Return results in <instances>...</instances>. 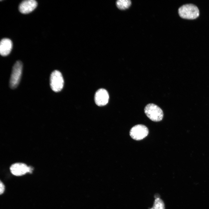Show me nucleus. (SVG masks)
<instances>
[{
    "label": "nucleus",
    "instance_id": "obj_11",
    "mask_svg": "<svg viewBox=\"0 0 209 209\" xmlns=\"http://www.w3.org/2000/svg\"><path fill=\"white\" fill-rule=\"evenodd\" d=\"M153 206L150 209H165L164 203L160 197L155 198Z\"/></svg>",
    "mask_w": 209,
    "mask_h": 209
},
{
    "label": "nucleus",
    "instance_id": "obj_10",
    "mask_svg": "<svg viewBox=\"0 0 209 209\" xmlns=\"http://www.w3.org/2000/svg\"><path fill=\"white\" fill-rule=\"evenodd\" d=\"M131 2L129 0H118L116 2L117 7L120 10H125L129 7Z\"/></svg>",
    "mask_w": 209,
    "mask_h": 209
},
{
    "label": "nucleus",
    "instance_id": "obj_3",
    "mask_svg": "<svg viewBox=\"0 0 209 209\" xmlns=\"http://www.w3.org/2000/svg\"><path fill=\"white\" fill-rule=\"evenodd\" d=\"M22 64L20 61H17L12 69L10 80V86L12 89L15 88L18 85L21 77Z\"/></svg>",
    "mask_w": 209,
    "mask_h": 209
},
{
    "label": "nucleus",
    "instance_id": "obj_9",
    "mask_svg": "<svg viewBox=\"0 0 209 209\" xmlns=\"http://www.w3.org/2000/svg\"><path fill=\"white\" fill-rule=\"evenodd\" d=\"M12 44L9 39L4 38L2 39L0 43V53L2 56L8 55L12 49Z\"/></svg>",
    "mask_w": 209,
    "mask_h": 209
},
{
    "label": "nucleus",
    "instance_id": "obj_2",
    "mask_svg": "<svg viewBox=\"0 0 209 209\" xmlns=\"http://www.w3.org/2000/svg\"><path fill=\"white\" fill-rule=\"evenodd\" d=\"M144 112L147 117L153 121H160L163 118V113L162 110L153 103L146 105L144 108Z\"/></svg>",
    "mask_w": 209,
    "mask_h": 209
},
{
    "label": "nucleus",
    "instance_id": "obj_12",
    "mask_svg": "<svg viewBox=\"0 0 209 209\" xmlns=\"http://www.w3.org/2000/svg\"><path fill=\"white\" fill-rule=\"evenodd\" d=\"M0 194L1 195L4 192L5 190V186L3 183L1 181L0 183Z\"/></svg>",
    "mask_w": 209,
    "mask_h": 209
},
{
    "label": "nucleus",
    "instance_id": "obj_6",
    "mask_svg": "<svg viewBox=\"0 0 209 209\" xmlns=\"http://www.w3.org/2000/svg\"><path fill=\"white\" fill-rule=\"evenodd\" d=\"M32 168L26 164L22 163H16L12 165L10 167L11 173L17 176L23 175L27 173H31Z\"/></svg>",
    "mask_w": 209,
    "mask_h": 209
},
{
    "label": "nucleus",
    "instance_id": "obj_4",
    "mask_svg": "<svg viewBox=\"0 0 209 209\" xmlns=\"http://www.w3.org/2000/svg\"><path fill=\"white\" fill-rule=\"evenodd\" d=\"M64 84V80L61 72L55 70L51 73L50 77V85L52 89L57 92L62 89Z\"/></svg>",
    "mask_w": 209,
    "mask_h": 209
},
{
    "label": "nucleus",
    "instance_id": "obj_5",
    "mask_svg": "<svg viewBox=\"0 0 209 209\" xmlns=\"http://www.w3.org/2000/svg\"><path fill=\"white\" fill-rule=\"evenodd\" d=\"M148 133V129L146 126L139 124L134 126L131 129L130 135L133 139L139 140L147 136Z\"/></svg>",
    "mask_w": 209,
    "mask_h": 209
},
{
    "label": "nucleus",
    "instance_id": "obj_1",
    "mask_svg": "<svg viewBox=\"0 0 209 209\" xmlns=\"http://www.w3.org/2000/svg\"><path fill=\"white\" fill-rule=\"evenodd\" d=\"M178 13L182 18L193 19L199 15V10L198 7L192 4H187L180 7L178 9Z\"/></svg>",
    "mask_w": 209,
    "mask_h": 209
},
{
    "label": "nucleus",
    "instance_id": "obj_8",
    "mask_svg": "<svg viewBox=\"0 0 209 209\" xmlns=\"http://www.w3.org/2000/svg\"><path fill=\"white\" fill-rule=\"evenodd\" d=\"M37 2L35 0H25L19 6V10L22 13L27 14L33 11L37 7Z\"/></svg>",
    "mask_w": 209,
    "mask_h": 209
},
{
    "label": "nucleus",
    "instance_id": "obj_7",
    "mask_svg": "<svg viewBox=\"0 0 209 209\" xmlns=\"http://www.w3.org/2000/svg\"><path fill=\"white\" fill-rule=\"evenodd\" d=\"M109 95L105 89H100L96 92L94 100L96 104L98 106H102L106 105L109 101Z\"/></svg>",
    "mask_w": 209,
    "mask_h": 209
}]
</instances>
